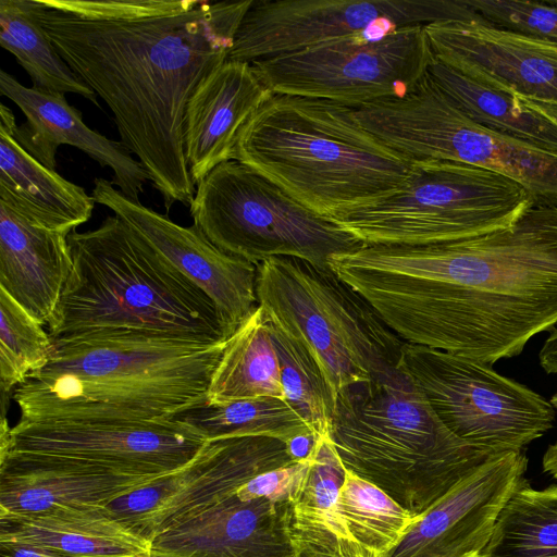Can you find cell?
<instances>
[{
    "mask_svg": "<svg viewBox=\"0 0 557 557\" xmlns=\"http://www.w3.org/2000/svg\"><path fill=\"white\" fill-rule=\"evenodd\" d=\"M338 509L359 557H383L416 518L382 490L347 469Z\"/></svg>",
    "mask_w": 557,
    "mask_h": 557,
    "instance_id": "32",
    "label": "cell"
},
{
    "mask_svg": "<svg viewBox=\"0 0 557 557\" xmlns=\"http://www.w3.org/2000/svg\"><path fill=\"white\" fill-rule=\"evenodd\" d=\"M552 406L554 407L556 413H557V394H555L554 396H552V398L549 399Z\"/></svg>",
    "mask_w": 557,
    "mask_h": 557,
    "instance_id": "42",
    "label": "cell"
},
{
    "mask_svg": "<svg viewBox=\"0 0 557 557\" xmlns=\"http://www.w3.org/2000/svg\"><path fill=\"white\" fill-rule=\"evenodd\" d=\"M72 270L48 322L51 339L133 332L226 341L212 299L116 215L67 236Z\"/></svg>",
    "mask_w": 557,
    "mask_h": 557,
    "instance_id": "5",
    "label": "cell"
},
{
    "mask_svg": "<svg viewBox=\"0 0 557 557\" xmlns=\"http://www.w3.org/2000/svg\"><path fill=\"white\" fill-rule=\"evenodd\" d=\"M276 397L285 400L280 364L261 307L226 341L208 388V405Z\"/></svg>",
    "mask_w": 557,
    "mask_h": 557,
    "instance_id": "27",
    "label": "cell"
},
{
    "mask_svg": "<svg viewBox=\"0 0 557 557\" xmlns=\"http://www.w3.org/2000/svg\"><path fill=\"white\" fill-rule=\"evenodd\" d=\"M424 25L380 37L358 34L251 63L276 95L324 99L351 108L409 92L428 73L434 54Z\"/></svg>",
    "mask_w": 557,
    "mask_h": 557,
    "instance_id": "11",
    "label": "cell"
},
{
    "mask_svg": "<svg viewBox=\"0 0 557 557\" xmlns=\"http://www.w3.org/2000/svg\"><path fill=\"white\" fill-rule=\"evenodd\" d=\"M528 461L524 450L495 456L416 517L383 557H479Z\"/></svg>",
    "mask_w": 557,
    "mask_h": 557,
    "instance_id": "17",
    "label": "cell"
},
{
    "mask_svg": "<svg viewBox=\"0 0 557 557\" xmlns=\"http://www.w3.org/2000/svg\"><path fill=\"white\" fill-rule=\"evenodd\" d=\"M405 342L490 366L557 327V208L426 245H363L329 260Z\"/></svg>",
    "mask_w": 557,
    "mask_h": 557,
    "instance_id": "1",
    "label": "cell"
},
{
    "mask_svg": "<svg viewBox=\"0 0 557 557\" xmlns=\"http://www.w3.org/2000/svg\"><path fill=\"white\" fill-rule=\"evenodd\" d=\"M159 478L9 453L0 456V517L29 516L65 506L108 505Z\"/></svg>",
    "mask_w": 557,
    "mask_h": 557,
    "instance_id": "21",
    "label": "cell"
},
{
    "mask_svg": "<svg viewBox=\"0 0 557 557\" xmlns=\"http://www.w3.org/2000/svg\"><path fill=\"white\" fill-rule=\"evenodd\" d=\"M528 107L542 113L557 125V103L519 97Z\"/></svg>",
    "mask_w": 557,
    "mask_h": 557,
    "instance_id": "40",
    "label": "cell"
},
{
    "mask_svg": "<svg viewBox=\"0 0 557 557\" xmlns=\"http://www.w3.org/2000/svg\"><path fill=\"white\" fill-rule=\"evenodd\" d=\"M479 557H557V484L525 479L500 509Z\"/></svg>",
    "mask_w": 557,
    "mask_h": 557,
    "instance_id": "30",
    "label": "cell"
},
{
    "mask_svg": "<svg viewBox=\"0 0 557 557\" xmlns=\"http://www.w3.org/2000/svg\"><path fill=\"white\" fill-rule=\"evenodd\" d=\"M542 468L545 473L557 481V441L545 450L542 459Z\"/></svg>",
    "mask_w": 557,
    "mask_h": 557,
    "instance_id": "41",
    "label": "cell"
},
{
    "mask_svg": "<svg viewBox=\"0 0 557 557\" xmlns=\"http://www.w3.org/2000/svg\"><path fill=\"white\" fill-rule=\"evenodd\" d=\"M296 461L285 442L244 436L207 441L195 458L107 506L148 541L234 493L252 478Z\"/></svg>",
    "mask_w": 557,
    "mask_h": 557,
    "instance_id": "15",
    "label": "cell"
},
{
    "mask_svg": "<svg viewBox=\"0 0 557 557\" xmlns=\"http://www.w3.org/2000/svg\"><path fill=\"white\" fill-rule=\"evenodd\" d=\"M401 362L446 428L471 445L520 451L554 425L549 400L490 364L408 343Z\"/></svg>",
    "mask_w": 557,
    "mask_h": 557,
    "instance_id": "12",
    "label": "cell"
},
{
    "mask_svg": "<svg viewBox=\"0 0 557 557\" xmlns=\"http://www.w3.org/2000/svg\"><path fill=\"white\" fill-rule=\"evenodd\" d=\"M435 60L492 88L557 103V45L483 17L423 26Z\"/></svg>",
    "mask_w": 557,
    "mask_h": 557,
    "instance_id": "18",
    "label": "cell"
},
{
    "mask_svg": "<svg viewBox=\"0 0 557 557\" xmlns=\"http://www.w3.org/2000/svg\"><path fill=\"white\" fill-rule=\"evenodd\" d=\"M272 92L251 63L226 60L188 100L184 152L195 185L215 166L233 160L238 135Z\"/></svg>",
    "mask_w": 557,
    "mask_h": 557,
    "instance_id": "22",
    "label": "cell"
},
{
    "mask_svg": "<svg viewBox=\"0 0 557 557\" xmlns=\"http://www.w3.org/2000/svg\"><path fill=\"white\" fill-rule=\"evenodd\" d=\"M189 207L194 224L213 245L256 265L293 257L329 268L332 256L363 246L236 160L210 171L196 185Z\"/></svg>",
    "mask_w": 557,
    "mask_h": 557,
    "instance_id": "9",
    "label": "cell"
},
{
    "mask_svg": "<svg viewBox=\"0 0 557 557\" xmlns=\"http://www.w3.org/2000/svg\"><path fill=\"white\" fill-rule=\"evenodd\" d=\"M481 17L467 0H252L227 60L252 63L334 38Z\"/></svg>",
    "mask_w": 557,
    "mask_h": 557,
    "instance_id": "13",
    "label": "cell"
},
{
    "mask_svg": "<svg viewBox=\"0 0 557 557\" xmlns=\"http://www.w3.org/2000/svg\"><path fill=\"white\" fill-rule=\"evenodd\" d=\"M362 127L409 161L448 160L520 183L535 206L557 208V153L467 117L426 75L405 96L354 108Z\"/></svg>",
    "mask_w": 557,
    "mask_h": 557,
    "instance_id": "10",
    "label": "cell"
},
{
    "mask_svg": "<svg viewBox=\"0 0 557 557\" xmlns=\"http://www.w3.org/2000/svg\"><path fill=\"white\" fill-rule=\"evenodd\" d=\"M0 542L30 544L78 557H151V542L102 504L0 517Z\"/></svg>",
    "mask_w": 557,
    "mask_h": 557,
    "instance_id": "25",
    "label": "cell"
},
{
    "mask_svg": "<svg viewBox=\"0 0 557 557\" xmlns=\"http://www.w3.org/2000/svg\"><path fill=\"white\" fill-rule=\"evenodd\" d=\"M91 196L212 299L226 339L257 310L256 264L222 251L195 224L178 225L124 196L108 180L97 178Z\"/></svg>",
    "mask_w": 557,
    "mask_h": 557,
    "instance_id": "16",
    "label": "cell"
},
{
    "mask_svg": "<svg viewBox=\"0 0 557 557\" xmlns=\"http://www.w3.org/2000/svg\"><path fill=\"white\" fill-rule=\"evenodd\" d=\"M235 492L153 537L151 557H299L290 502Z\"/></svg>",
    "mask_w": 557,
    "mask_h": 557,
    "instance_id": "19",
    "label": "cell"
},
{
    "mask_svg": "<svg viewBox=\"0 0 557 557\" xmlns=\"http://www.w3.org/2000/svg\"><path fill=\"white\" fill-rule=\"evenodd\" d=\"M15 116L0 106V200L33 222L69 236L92 214L86 190L32 157L16 140Z\"/></svg>",
    "mask_w": 557,
    "mask_h": 557,
    "instance_id": "24",
    "label": "cell"
},
{
    "mask_svg": "<svg viewBox=\"0 0 557 557\" xmlns=\"http://www.w3.org/2000/svg\"><path fill=\"white\" fill-rule=\"evenodd\" d=\"M428 74L470 120L557 153V125L528 107L518 96L482 85L435 59Z\"/></svg>",
    "mask_w": 557,
    "mask_h": 557,
    "instance_id": "28",
    "label": "cell"
},
{
    "mask_svg": "<svg viewBox=\"0 0 557 557\" xmlns=\"http://www.w3.org/2000/svg\"><path fill=\"white\" fill-rule=\"evenodd\" d=\"M174 419L193 425L207 441L261 436L287 443L300 435H313L288 403L276 397L244 399L218 406L203 403Z\"/></svg>",
    "mask_w": 557,
    "mask_h": 557,
    "instance_id": "31",
    "label": "cell"
},
{
    "mask_svg": "<svg viewBox=\"0 0 557 557\" xmlns=\"http://www.w3.org/2000/svg\"><path fill=\"white\" fill-rule=\"evenodd\" d=\"M0 387L13 394L34 373L45 368L52 339L39 321L0 288Z\"/></svg>",
    "mask_w": 557,
    "mask_h": 557,
    "instance_id": "34",
    "label": "cell"
},
{
    "mask_svg": "<svg viewBox=\"0 0 557 557\" xmlns=\"http://www.w3.org/2000/svg\"><path fill=\"white\" fill-rule=\"evenodd\" d=\"M207 443L177 419L146 422H32L0 435L9 453L60 458L112 472L165 476L189 463Z\"/></svg>",
    "mask_w": 557,
    "mask_h": 557,
    "instance_id": "14",
    "label": "cell"
},
{
    "mask_svg": "<svg viewBox=\"0 0 557 557\" xmlns=\"http://www.w3.org/2000/svg\"><path fill=\"white\" fill-rule=\"evenodd\" d=\"M317 438L313 435H300L286 443L289 456L296 461L311 458Z\"/></svg>",
    "mask_w": 557,
    "mask_h": 557,
    "instance_id": "39",
    "label": "cell"
},
{
    "mask_svg": "<svg viewBox=\"0 0 557 557\" xmlns=\"http://www.w3.org/2000/svg\"><path fill=\"white\" fill-rule=\"evenodd\" d=\"M256 293L268 320L313 355L334 398L401 358L405 342L330 267L293 257L267 259L257 265Z\"/></svg>",
    "mask_w": 557,
    "mask_h": 557,
    "instance_id": "7",
    "label": "cell"
},
{
    "mask_svg": "<svg viewBox=\"0 0 557 557\" xmlns=\"http://www.w3.org/2000/svg\"><path fill=\"white\" fill-rule=\"evenodd\" d=\"M0 557H78L47 547L14 543L0 542Z\"/></svg>",
    "mask_w": 557,
    "mask_h": 557,
    "instance_id": "37",
    "label": "cell"
},
{
    "mask_svg": "<svg viewBox=\"0 0 557 557\" xmlns=\"http://www.w3.org/2000/svg\"><path fill=\"white\" fill-rule=\"evenodd\" d=\"M252 0H34L37 20L100 97L121 141L166 209L190 206L184 116L198 85L227 60Z\"/></svg>",
    "mask_w": 557,
    "mask_h": 557,
    "instance_id": "2",
    "label": "cell"
},
{
    "mask_svg": "<svg viewBox=\"0 0 557 557\" xmlns=\"http://www.w3.org/2000/svg\"><path fill=\"white\" fill-rule=\"evenodd\" d=\"M233 160L325 218L391 195L411 164L362 127L351 107L276 94L242 128Z\"/></svg>",
    "mask_w": 557,
    "mask_h": 557,
    "instance_id": "4",
    "label": "cell"
},
{
    "mask_svg": "<svg viewBox=\"0 0 557 557\" xmlns=\"http://www.w3.org/2000/svg\"><path fill=\"white\" fill-rule=\"evenodd\" d=\"M532 206L527 188L499 173L416 160L394 193L329 219L363 245H426L510 227Z\"/></svg>",
    "mask_w": 557,
    "mask_h": 557,
    "instance_id": "8",
    "label": "cell"
},
{
    "mask_svg": "<svg viewBox=\"0 0 557 557\" xmlns=\"http://www.w3.org/2000/svg\"><path fill=\"white\" fill-rule=\"evenodd\" d=\"M0 45L15 57L34 88L76 94L98 103L96 94L62 59L39 24L34 0L0 1Z\"/></svg>",
    "mask_w": 557,
    "mask_h": 557,
    "instance_id": "29",
    "label": "cell"
},
{
    "mask_svg": "<svg viewBox=\"0 0 557 557\" xmlns=\"http://www.w3.org/2000/svg\"><path fill=\"white\" fill-rule=\"evenodd\" d=\"M327 435L347 470L413 517L503 454L471 445L450 432L401 358L336 395Z\"/></svg>",
    "mask_w": 557,
    "mask_h": 557,
    "instance_id": "6",
    "label": "cell"
},
{
    "mask_svg": "<svg viewBox=\"0 0 557 557\" xmlns=\"http://www.w3.org/2000/svg\"><path fill=\"white\" fill-rule=\"evenodd\" d=\"M310 460L295 462L263 472L236 490L243 500L267 498L274 502H292L310 466Z\"/></svg>",
    "mask_w": 557,
    "mask_h": 557,
    "instance_id": "36",
    "label": "cell"
},
{
    "mask_svg": "<svg viewBox=\"0 0 557 557\" xmlns=\"http://www.w3.org/2000/svg\"><path fill=\"white\" fill-rule=\"evenodd\" d=\"M488 23L557 45V0H467Z\"/></svg>",
    "mask_w": 557,
    "mask_h": 557,
    "instance_id": "35",
    "label": "cell"
},
{
    "mask_svg": "<svg viewBox=\"0 0 557 557\" xmlns=\"http://www.w3.org/2000/svg\"><path fill=\"white\" fill-rule=\"evenodd\" d=\"M224 347L133 332L52 339L47 366L12 396L24 421L171 420L207 401Z\"/></svg>",
    "mask_w": 557,
    "mask_h": 557,
    "instance_id": "3",
    "label": "cell"
},
{
    "mask_svg": "<svg viewBox=\"0 0 557 557\" xmlns=\"http://www.w3.org/2000/svg\"><path fill=\"white\" fill-rule=\"evenodd\" d=\"M345 473L329 435L317 438L307 474L290 502L299 557H359L338 509Z\"/></svg>",
    "mask_w": 557,
    "mask_h": 557,
    "instance_id": "26",
    "label": "cell"
},
{
    "mask_svg": "<svg viewBox=\"0 0 557 557\" xmlns=\"http://www.w3.org/2000/svg\"><path fill=\"white\" fill-rule=\"evenodd\" d=\"M542 369L548 374H557V327L544 341L539 351Z\"/></svg>",
    "mask_w": 557,
    "mask_h": 557,
    "instance_id": "38",
    "label": "cell"
},
{
    "mask_svg": "<svg viewBox=\"0 0 557 557\" xmlns=\"http://www.w3.org/2000/svg\"><path fill=\"white\" fill-rule=\"evenodd\" d=\"M0 92L23 112L25 122L15 129L18 144L36 160L55 170L59 146L70 145L113 172L111 183L126 197L139 201L149 175L122 141L89 128L79 110L63 94L26 87L4 70Z\"/></svg>",
    "mask_w": 557,
    "mask_h": 557,
    "instance_id": "20",
    "label": "cell"
},
{
    "mask_svg": "<svg viewBox=\"0 0 557 557\" xmlns=\"http://www.w3.org/2000/svg\"><path fill=\"white\" fill-rule=\"evenodd\" d=\"M72 270L67 236L0 200V288L48 324Z\"/></svg>",
    "mask_w": 557,
    "mask_h": 557,
    "instance_id": "23",
    "label": "cell"
},
{
    "mask_svg": "<svg viewBox=\"0 0 557 557\" xmlns=\"http://www.w3.org/2000/svg\"><path fill=\"white\" fill-rule=\"evenodd\" d=\"M268 325L278 359L285 400L304 419L315 438L327 435L335 398L322 369L300 341L270 320Z\"/></svg>",
    "mask_w": 557,
    "mask_h": 557,
    "instance_id": "33",
    "label": "cell"
}]
</instances>
